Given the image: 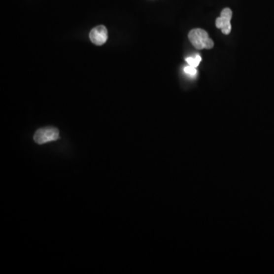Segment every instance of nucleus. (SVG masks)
<instances>
[{"label": "nucleus", "mask_w": 274, "mask_h": 274, "mask_svg": "<svg viewBox=\"0 0 274 274\" xmlns=\"http://www.w3.org/2000/svg\"><path fill=\"white\" fill-rule=\"evenodd\" d=\"M188 38L191 44L198 50L212 49L214 43L206 31L201 29H193L188 34Z\"/></svg>", "instance_id": "1"}, {"label": "nucleus", "mask_w": 274, "mask_h": 274, "mask_svg": "<svg viewBox=\"0 0 274 274\" xmlns=\"http://www.w3.org/2000/svg\"><path fill=\"white\" fill-rule=\"evenodd\" d=\"M60 138L59 131L55 127H47L39 129L34 136L37 144H44L57 140Z\"/></svg>", "instance_id": "2"}, {"label": "nucleus", "mask_w": 274, "mask_h": 274, "mask_svg": "<svg viewBox=\"0 0 274 274\" xmlns=\"http://www.w3.org/2000/svg\"><path fill=\"white\" fill-rule=\"evenodd\" d=\"M233 17V12L229 8H226L221 12L220 16L216 20V26L217 29H221L222 33L227 35L232 30L231 19Z\"/></svg>", "instance_id": "3"}, {"label": "nucleus", "mask_w": 274, "mask_h": 274, "mask_svg": "<svg viewBox=\"0 0 274 274\" xmlns=\"http://www.w3.org/2000/svg\"><path fill=\"white\" fill-rule=\"evenodd\" d=\"M107 30L104 25L94 28L89 34L91 41L98 46L103 45L107 41Z\"/></svg>", "instance_id": "4"}, {"label": "nucleus", "mask_w": 274, "mask_h": 274, "mask_svg": "<svg viewBox=\"0 0 274 274\" xmlns=\"http://www.w3.org/2000/svg\"><path fill=\"white\" fill-rule=\"evenodd\" d=\"M186 61H187V64H189L191 67H197L200 65V63L201 61V57L200 55H197L194 57H187L186 58Z\"/></svg>", "instance_id": "5"}, {"label": "nucleus", "mask_w": 274, "mask_h": 274, "mask_svg": "<svg viewBox=\"0 0 274 274\" xmlns=\"http://www.w3.org/2000/svg\"><path fill=\"white\" fill-rule=\"evenodd\" d=\"M184 72L188 74V75H191V76H195L198 73V71H197V68L195 67H191V66H188V67H186L184 68Z\"/></svg>", "instance_id": "6"}]
</instances>
